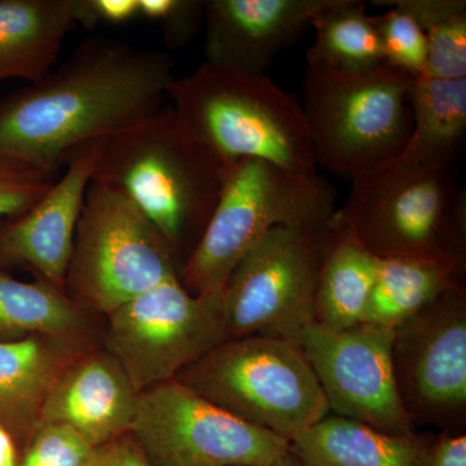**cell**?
Returning a JSON list of instances; mask_svg holds the SVG:
<instances>
[{
	"instance_id": "obj_3",
	"label": "cell",
	"mask_w": 466,
	"mask_h": 466,
	"mask_svg": "<svg viewBox=\"0 0 466 466\" xmlns=\"http://www.w3.org/2000/svg\"><path fill=\"white\" fill-rule=\"evenodd\" d=\"M351 183L337 211L376 258L433 260L465 278L466 192L455 165L394 158Z\"/></svg>"
},
{
	"instance_id": "obj_24",
	"label": "cell",
	"mask_w": 466,
	"mask_h": 466,
	"mask_svg": "<svg viewBox=\"0 0 466 466\" xmlns=\"http://www.w3.org/2000/svg\"><path fill=\"white\" fill-rule=\"evenodd\" d=\"M315 42L308 51V66L341 73H364L383 66L385 57L366 3L333 0L312 18Z\"/></svg>"
},
{
	"instance_id": "obj_14",
	"label": "cell",
	"mask_w": 466,
	"mask_h": 466,
	"mask_svg": "<svg viewBox=\"0 0 466 466\" xmlns=\"http://www.w3.org/2000/svg\"><path fill=\"white\" fill-rule=\"evenodd\" d=\"M106 140L86 144L66 164L50 191L23 216L0 219V268L32 271L66 291V280L86 192Z\"/></svg>"
},
{
	"instance_id": "obj_15",
	"label": "cell",
	"mask_w": 466,
	"mask_h": 466,
	"mask_svg": "<svg viewBox=\"0 0 466 466\" xmlns=\"http://www.w3.org/2000/svg\"><path fill=\"white\" fill-rule=\"evenodd\" d=\"M333 0H205V63L265 75Z\"/></svg>"
},
{
	"instance_id": "obj_23",
	"label": "cell",
	"mask_w": 466,
	"mask_h": 466,
	"mask_svg": "<svg viewBox=\"0 0 466 466\" xmlns=\"http://www.w3.org/2000/svg\"><path fill=\"white\" fill-rule=\"evenodd\" d=\"M459 285H465L464 276L433 260L379 258L364 323L395 329Z\"/></svg>"
},
{
	"instance_id": "obj_26",
	"label": "cell",
	"mask_w": 466,
	"mask_h": 466,
	"mask_svg": "<svg viewBox=\"0 0 466 466\" xmlns=\"http://www.w3.org/2000/svg\"><path fill=\"white\" fill-rule=\"evenodd\" d=\"M375 5L390 8L380 16H372L381 39L385 63L412 78L425 76L428 41L416 18L406 9L392 5L390 0L375 2Z\"/></svg>"
},
{
	"instance_id": "obj_33",
	"label": "cell",
	"mask_w": 466,
	"mask_h": 466,
	"mask_svg": "<svg viewBox=\"0 0 466 466\" xmlns=\"http://www.w3.org/2000/svg\"><path fill=\"white\" fill-rule=\"evenodd\" d=\"M18 447L14 437L0 426V466H18Z\"/></svg>"
},
{
	"instance_id": "obj_5",
	"label": "cell",
	"mask_w": 466,
	"mask_h": 466,
	"mask_svg": "<svg viewBox=\"0 0 466 466\" xmlns=\"http://www.w3.org/2000/svg\"><path fill=\"white\" fill-rule=\"evenodd\" d=\"M171 106L227 164L258 158L318 174L302 104L266 75L208 66L174 78Z\"/></svg>"
},
{
	"instance_id": "obj_17",
	"label": "cell",
	"mask_w": 466,
	"mask_h": 466,
	"mask_svg": "<svg viewBox=\"0 0 466 466\" xmlns=\"http://www.w3.org/2000/svg\"><path fill=\"white\" fill-rule=\"evenodd\" d=\"M90 334H35L0 342V426L25 450L48 392L95 346Z\"/></svg>"
},
{
	"instance_id": "obj_29",
	"label": "cell",
	"mask_w": 466,
	"mask_h": 466,
	"mask_svg": "<svg viewBox=\"0 0 466 466\" xmlns=\"http://www.w3.org/2000/svg\"><path fill=\"white\" fill-rule=\"evenodd\" d=\"M139 17L158 23L167 47L179 50L198 35L205 0H139Z\"/></svg>"
},
{
	"instance_id": "obj_12",
	"label": "cell",
	"mask_w": 466,
	"mask_h": 466,
	"mask_svg": "<svg viewBox=\"0 0 466 466\" xmlns=\"http://www.w3.org/2000/svg\"><path fill=\"white\" fill-rule=\"evenodd\" d=\"M392 370L412 424H466V288H451L394 329Z\"/></svg>"
},
{
	"instance_id": "obj_28",
	"label": "cell",
	"mask_w": 466,
	"mask_h": 466,
	"mask_svg": "<svg viewBox=\"0 0 466 466\" xmlns=\"http://www.w3.org/2000/svg\"><path fill=\"white\" fill-rule=\"evenodd\" d=\"M95 447L64 425L36 429L18 466H86Z\"/></svg>"
},
{
	"instance_id": "obj_20",
	"label": "cell",
	"mask_w": 466,
	"mask_h": 466,
	"mask_svg": "<svg viewBox=\"0 0 466 466\" xmlns=\"http://www.w3.org/2000/svg\"><path fill=\"white\" fill-rule=\"evenodd\" d=\"M377 262L336 211L329 223L314 299V323L346 329L364 323Z\"/></svg>"
},
{
	"instance_id": "obj_32",
	"label": "cell",
	"mask_w": 466,
	"mask_h": 466,
	"mask_svg": "<svg viewBox=\"0 0 466 466\" xmlns=\"http://www.w3.org/2000/svg\"><path fill=\"white\" fill-rule=\"evenodd\" d=\"M424 466H466V437L461 433L441 431L431 438Z\"/></svg>"
},
{
	"instance_id": "obj_30",
	"label": "cell",
	"mask_w": 466,
	"mask_h": 466,
	"mask_svg": "<svg viewBox=\"0 0 466 466\" xmlns=\"http://www.w3.org/2000/svg\"><path fill=\"white\" fill-rule=\"evenodd\" d=\"M76 17L87 30L100 23L122 25L139 17V0H76Z\"/></svg>"
},
{
	"instance_id": "obj_18",
	"label": "cell",
	"mask_w": 466,
	"mask_h": 466,
	"mask_svg": "<svg viewBox=\"0 0 466 466\" xmlns=\"http://www.w3.org/2000/svg\"><path fill=\"white\" fill-rule=\"evenodd\" d=\"M76 27V0H0V82L50 75Z\"/></svg>"
},
{
	"instance_id": "obj_13",
	"label": "cell",
	"mask_w": 466,
	"mask_h": 466,
	"mask_svg": "<svg viewBox=\"0 0 466 466\" xmlns=\"http://www.w3.org/2000/svg\"><path fill=\"white\" fill-rule=\"evenodd\" d=\"M394 329L361 323L329 329L315 323L299 342L333 415L397 437L417 434L401 404L391 348Z\"/></svg>"
},
{
	"instance_id": "obj_7",
	"label": "cell",
	"mask_w": 466,
	"mask_h": 466,
	"mask_svg": "<svg viewBox=\"0 0 466 466\" xmlns=\"http://www.w3.org/2000/svg\"><path fill=\"white\" fill-rule=\"evenodd\" d=\"M175 381L289 441L330 413L299 343L289 339H226L180 370Z\"/></svg>"
},
{
	"instance_id": "obj_8",
	"label": "cell",
	"mask_w": 466,
	"mask_h": 466,
	"mask_svg": "<svg viewBox=\"0 0 466 466\" xmlns=\"http://www.w3.org/2000/svg\"><path fill=\"white\" fill-rule=\"evenodd\" d=\"M180 278L167 242L121 193L92 180L76 225L66 293L108 317L156 285Z\"/></svg>"
},
{
	"instance_id": "obj_9",
	"label": "cell",
	"mask_w": 466,
	"mask_h": 466,
	"mask_svg": "<svg viewBox=\"0 0 466 466\" xmlns=\"http://www.w3.org/2000/svg\"><path fill=\"white\" fill-rule=\"evenodd\" d=\"M330 220L319 227H275L245 254L222 290L228 339L299 341L302 330L314 323Z\"/></svg>"
},
{
	"instance_id": "obj_27",
	"label": "cell",
	"mask_w": 466,
	"mask_h": 466,
	"mask_svg": "<svg viewBox=\"0 0 466 466\" xmlns=\"http://www.w3.org/2000/svg\"><path fill=\"white\" fill-rule=\"evenodd\" d=\"M56 180L55 175L0 155V219L23 216L50 191Z\"/></svg>"
},
{
	"instance_id": "obj_19",
	"label": "cell",
	"mask_w": 466,
	"mask_h": 466,
	"mask_svg": "<svg viewBox=\"0 0 466 466\" xmlns=\"http://www.w3.org/2000/svg\"><path fill=\"white\" fill-rule=\"evenodd\" d=\"M431 438L397 437L361 422L325 416L290 441L305 466H424Z\"/></svg>"
},
{
	"instance_id": "obj_31",
	"label": "cell",
	"mask_w": 466,
	"mask_h": 466,
	"mask_svg": "<svg viewBox=\"0 0 466 466\" xmlns=\"http://www.w3.org/2000/svg\"><path fill=\"white\" fill-rule=\"evenodd\" d=\"M86 466H150L130 434L95 447Z\"/></svg>"
},
{
	"instance_id": "obj_11",
	"label": "cell",
	"mask_w": 466,
	"mask_h": 466,
	"mask_svg": "<svg viewBox=\"0 0 466 466\" xmlns=\"http://www.w3.org/2000/svg\"><path fill=\"white\" fill-rule=\"evenodd\" d=\"M128 434L150 466H272L290 449L175 380L140 392Z\"/></svg>"
},
{
	"instance_id": "obj_10",
	"label": "cell",
	"mask_w": 466,
	"mask_h": 466,
	"mask_svg": "<svg viewBox=\"0 0 466 466\" xmlns=\"http://www.w3.org/2000/svg\"><path fill=\"white\" fill-rule=\"evenodd\" d=\"M228 339L222 293L193 296L170 279L108 315L104 345L135 390L175 380L184 368Z\"/></svg>"
},
{
	"instance_id": "obj_2",
	"label": "cell",
	"mask_w": 466,
	"mask_h": 466,
	"mask_svg": "<svg viewBox=\"0 0 466 466\" xmlns=\"http://www.w3.org/2000/svg\"><path fill=\"white\" fill-rule=\"evenodd\" d=\"M228 165L173 106L106 140L92 180L121 193L167 242L180 271L213 216Z\"/></svg>"
},
{
	"instance_id": "obj_21",
	"label": "cell",
	"mask_w": 466,
	"mask_h": 466,
	"mask_svg": "<svg viewBox=\"0 0 466 466\" xmlns=\"http://www.w3.org/2000/svg\"><path fill=\"white\" fill-rule=\"evenodd\" d=\"M410 139L397 159L412 165H455L466 137V79H412Z\"/></svg>"
},
{
	"instance_id": "obj_25",
	"label": "cell",
	"mask_w": 466,
	"mask_h": 466,
	"mask_svg": "<svg viewBox=\"0 0 466 466\" xmlns=\"http://www.w3.org/2000/svg\"><path fill=\"white\" fill-rule=\"evenodd\" d=\"M406 9L428 41L426 75L447 81L466 79L465 0H390Z\"/></svg>"
},
{
	"instance_id": "obj_4",
	"label": "cell",
	"mask_w": 466,
	"mask_h": 466,
	"mask_svg": "<svg viewBox=\"0 0 466 466\" xmlns=\"http://www.w3.org/2000/svg\"><path fill=\"white\" fill-rule=\"evenodd\" d=\"M336 211V191L320 175L238 159L227 168L219 200L180 281L193 296H217L245 254L275 227L324 226Z\"/></svg>"
},
{
	"instance_id": "obj_1",
	"label": "cell",
	"mask_w": 466,
	"mask_h": 466,
	"mask_svg": "<svg viewBox=\"0 0 466 466\" xmlns=\"http://www.w3.org/2000/svg\"><path fill=\"white\" fill-rule=\"evenodd\" d=\"M165 52L96 36L63 66L0 99V155L57 177L76 150L143 124L174 81Z\"/></svg>"
},
{
	"instance_id": "obj_6",
	"label": "cell",
	"mask_w": 466,
	"mask_h": 466,
	"mask_svg": "<svg viewBox=\"0 0 466 466\" xmlns=\"http://www.w3.org/2000/svg\"><path fill=\"white\" fill-rule=\"evenodd\" d=\"M412 76L383 64L364 73L308 66L302 109L317 167L354 180L403 152Z\"/></svg>"
},
{
	"instance_id": "obj_16",
	"label": "cell",
	"mask_w": 466,
	"mask_h": 466,
	"mask_svg": "<svg viewBox=\"0 0 466 466\" xmlns=\"http://www.w3.org/2000/svg\"><path fill=\"white\" fill-rule=\"evenodd\" d=\"M139 392L106 350L94 349L66 368L48 392L39 416L43 425H64L92 447L127 434Z\"/></svg>"
},
{
	"instance_id": "obj_22",
	"label": "cell",
	"mask_w": 466,
	"mask_h": 466,
	"mask_svg": "<svg viewBox=\"0 0 466 466\" xmlns=\"http://www.w3.org/2000/svg\"><path fill=\"white\" fill-rule=\"evenodd\" d=\"M90 311L64 290L36 279L17 280L0 268V342L35 334H90Z\"/></svg>"
},
{
	"instance_id": "obj_34",
	"label": "cell",
	"mask_w": 466,
	"mask_h": 466,
	"mask_svg": "<svg viewBox=\"0 0 466 466\" xmlns=\"http://www.w3.org/2000/svg\"><path fill=\"white\" fill-rule=\"evenodd\" d=\"M272 466H305L302 464V462L299 461V459L296 458V456L293 455V453L289 452L285 453L284 456H281L280 459L278 460V461L275 462Z\"/></svg>"
}]
</instances>
